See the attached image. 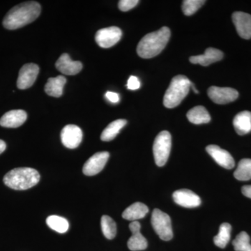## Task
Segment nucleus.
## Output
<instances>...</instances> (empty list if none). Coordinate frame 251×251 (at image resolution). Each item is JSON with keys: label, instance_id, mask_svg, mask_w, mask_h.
Returning a JSON list of instances; mask_svg holds the SVG:
<instances>
[{"label": "nucleus", "instance_id": "nucleus-1", "mask_svg": "<svg viewBox=\"0 0 251 251\" xmlns=\"http://www.w3.org/2000/svg\"><path fill=\"white\" fill-rule=\"evenodd\" d=\"M41 11V5L36 1L21 3L7 13L3 21V25L10 30L24 27L35 21L40 15Z\"/></svg>", "mask_w": 251, "mask_h": 251}, {"label": "nucleus", "instance_id": "nucleus-2", "mask_svg": "<svg viewBox=\"0 0 251 251\" xmlns=\"http://www.w3.org/2000/svg\"><path fill=\"white\" fill-rule=\"evenodd\" d=\"M169 28L163 27L144 36L137 47V53L143 59H150L161 53L171 38Z\"/></svg>", "mask_w": 251, "mask_h": 251}, {"label": "nucleus", "instance_id": "nucleus-3", "mask_svg": "<svg viewBox=\"0 0 251 251\" xmlns=\"http://www.w3.org/2000/svg\"><path fill=\"white\" fill-rule=\"evenodd\" d=\"M3 180L8 187L23 191L36 186L40 181V175L33 168H15L5 175Z\"/></svg>", "mask_w": 251, "mask_h": 251}, {"label": "nucleus", "instance_id": "nucleus-4", "mask_svg": "<svg viewBox=\"0 0 251 251\" xmlns=\"http://www.w3.org/2000/svg\"><path fill=\"white\" fill-rule=\"evenodd\" d=\"M191 81L183 75H178L172 79L171 85L163 98V104L167 108L178 106L188 95Z\"/></svg>", "mask_w": 251, "mask_h": 251}, {"label": "nucleus", "instance_id": "nucleus-5", "mask_svg": "<svg viewBox=\"0 0 251 251\" xmlns=\"http://www.w3.org/2000/svg\"><path fill=\"white\" fill-rule=\"evenodd\" d=\"M172 138L171 133L163 130L155 138L153 145V153L155 163L159 167L164 166L171 153Z\"/></svg>", "mask_w": 251, "mask_h": 251}, {"label": "nucleus", "instance_id": "nucleus-6", "mask_svg": "<svg viewBox=\"0 0 251 251\" xmlns=\"http://www.w3.org/2000/svg\"><path fill=\"white\" fill-rule=\"evenodd\" d=\"M151 225L160 239L170 241L173 239V232L171 219L168 214L158 209L153 211L151 219Z\"/></svg>", "mask_w": 251, "mask_h": 251}, {"label": "nucleus", "instance_id": "nucleus-7", "mask_svg": "<svg viewBox=\"0 0 251 251\" xmlns=\"http://www.w3.org/2000/svg\"><path fill=\"white\" fill-rule=\"evenodd\" d=\"M122 31L117 27L99 29L95 36L96 42L100 48L109 49L115 46L121 39Z\"/></svg>", "mask_w": 251, "mask_h": 251}, {"label": "nucleus", "instance_id": "nucleus-8", "mask_svg": "<svg viewBox=\"0 0 251 251\" xmlns=\"http://www.w3.org/2000/svg\"><path fill=\"white\" fill-rule=\"evenodd\" d=\"M212 101L217 104H227L233 102L239 97L237 90L230 87H219L211 86L207 92Z\"/></svg>", "mask_w": 251, "mask_h": 251}, {"label": "nucleus", "instance_id": "nucleus-9", "mask_svg": "<svg viewBox=\"0 0 251 251\" xmlns=\"http://www.w3.org/2000/svg\"><path fill=\"white\" fill-rule=\"evenodd\" d=\"M39 73L37 64L29 63L25 64L19 72L17 80V87L20 90L29 88L36 80Z\"/></svg>", "mask_w": 251, "mask_h": 251}, {"label": "nucleus", "instance_id": "nucleus-10", "mask_svg": "<svg viewBox=\"0 0 251 251\" xmlns=\"http://www.w3.org/2000/svg\"><path fill=\"white\" fill-rule=\"evenodd\" d=\"M110 157L107 151L96 153L91 156L83 166L82 172L87 176H94L99 174L103 169Z\"/></svg>", "mask_w": 251, "mask_h": 251}, {"label": "nucleus", "instance_id": "nucleus-11", "mask_svg": "<svg viewBox=\"0 0 251 251\" xmlns=\"http://www.w3.org/2000/svg\"><path fill=\"white\" fill-rule=\"evenodd\" d=\"M61 140L64 146L69 149H75L80 145L82 140V131L76 125L65 126L61 132Z\"/></svg>", "mask_w": 251, "mask_h": 251}, {"label": "nucleus", "instance_id": "nucleus-12", "mask_svg": "<svg viewBox=\"0 0 251 251\" xmlns=\"http://www.w3.org/2000/svg\"><path fill=\"white\" fill-rule=\"evenodd\" d=\"M206 151L214 161L223 168L230 170L234 168L235 163L230 153L217 145H211L206 147Z\"/></svg>", "mask_w": 251, "mask_h": 251}, {"label": "nucleus", "instance_id": "nucleus-13", "mask_svg": "<svg viewBox=\"0 0 251 251\" xmlns=\"http://www.w3.org/2000/svg\"><path fill=\"white\" fill-rule=\"evenodd\" d=\"M173 197L175 202L183 207L195 208L201 204V198L191 190H177L173 193Z\"/></svg>", "mask_w": 251, "mask_h": 251}, {"label": "nucleus", "instance_id": "nucleus-14", "mask_svg": "<svg viewBox=\"0 0 251 251\" xmlns=\"http://www.w3.org/2000/svg\"><path fill=\"white\" fill-rule=\"evenodd\" d=\"M232 18L240 37L244 39H251V15L237 11L232 14Z\"/></svg>", "mask_w": 251, "mask_h": 251}, {"label": "nucleus", "instance_id": "nucleus-15", "mask_svg": "<svg viewBox=\"0 0 251 251\" xmlns=\"http://www.w3.org/2000/svg\"><path fill=\"white\" fill-rule=\"evenodd\" d=\"M132 236L128 239L127 246L132 251H143L148 248V243L143 234L140 233V224L138 221H133L129 225Z\"/></svg>", "mask_w": 251, "mask_h": 251}, {"label": "nucleus", "instance_id": "nucleus-16", "mask_svg": "<svg viewBox=\"0 0 251 251\" xmlns=\"http://www.w3.org/2000/svg\"><path fill=\"white\" fill-rule=\"evenodd\" d=\"M57 70L64 75H76L82 69V64L78 61H72L67 53L62 54L55 64Z\"/></svg>", "mask_w": 251, "mask_h": 251}, {"label": "nucleus", "instance_id": "nucleus-17", "mask_svg": "<svg viewBox=\"0 0 251 251\" xmlns=\"http://www.w3.org/2000/svg\"><path fill=\"white\" fill-rule=\"evenodd\" d=\"M27 117V112L24 110H11L1 117L0 126L6 128H18L25 122Z\"/></svg>", "mask_w": 251, "mask_h": 251}, {"label": "nucleus", "instance_id": "nucleus-18", "mask_svg": "<svg viewBox=\"0 0 251 251\" xmlns=\"http://www.w3.org/2000/svg\"><path fill=\"white\" fill-rule=\"evenodd\" d=\"M224 57V52L220 50L209 48L206 50L204 54L201 55L192 56L190 57L189 61L192 64H201V65L206 67L210 65L212 63L219 62Z\"/></svg>", "mask_w": 251, "mask_h": 251}, {"label": "nucleus", "instance_id": "nucleus-19", "mask_svg": "<svg viewBox=\"0 0 251 251\" xmlns=\"http://www.w3.org/2000/svg\"><path fill=\"white\" fill-rule=\"evenodd\" d=\"M234 129L239 135H244L251 131V112L243 111L238 113L233 120Z\"/></svg>", "mask_w": 251, "mask_h": 251}, {"label": "nucleus", "instance_id": "nucleus-20", "mask_svg": "<svg viewBox=\"0 0 251 251\" xmlns=\"http://www.w3.org/2000/svg\"><path fill=\"white\" fill-rule=\"evenodd\" d=\"M148 212V206L142 202H135L125 209L122 214V217L128 221H137L143 219Z\"/></svg>", "mask_w": 251, "mask_h": 251}, {"label": "nucleus", "instance_id": "nucleus-21", "mask_svg": "<svg viewBox=\"0 0 251 251\" xmlns=\"http://www.w3.org/2000/svg\"><path fill=\"white\" fill-rule=\"evenodd\" d=\"M67 82V79L62 75L50 77L46 84L45 91L48 95L58 98L62 95L63 89Z\"/></svg>", "mask_w": 251, "mask_h": 251}, {"label": "nucleus", "instance_id": "nucleus-22", "mask_svg": "<svg viewBox=\"0 0 251 251\" xmlns=\"http://www.w3.org/2000/svg\"><path fill=\"white\" fill-rule=\"evenodd\" d=\"M186 116L188 121L194 125H202L209 123L211 121V116L209 112L204 107L201 105L191 109Z\"/></svg>", "mask_w": 251, "mask_h": 251}, {"label": "nucleus", "instance_id": "nucleus-23", "mask_svg": "<svg viewBox=\"0 0 251 251\" xmlns=\"http://www.w3.org/2000/svg\"><path fill=\"white\" fill-rule=\"evenodd\" d=\"M126 124L127 121L126 120H117L111 122L102 132L100 139L104 142L111 141L115 139Z\"/></svg>", "mask_w": 251, "mask_h": 251}, {"label": "nucleus", "instance_id": "nucleus-24", "mask_svg": "<svg viewBox=\"0 0 251 251\" xmlns=\"http://www.w3.org/2000/svg\"><path fill=\"white\" fill-rule=\"evenodd\" d=\"M232 226L227 223H224L220 226L219 232L214 238V242L216 247L224 249L230 239Z\"/></svg>", "mask_w": 251, "mask_h": 251}, {"label": "nucleus", "instance_id": "nucleus-25", "mask_svg": "<svg viewBox=\"0 0 251 251\" xmlns=\"http://www.w3.org/2000/svg\"><path fill=\"white\" fill-rule=\"evenodd\" d=\"M234 177L239 181L251 179V159L244 158L239 161L237 168L234 173Z\"/></svg>", "mask_w": 251, "mask_h": 251}, {"label": "nucleus", "instance_id": "nucleus-26", "mask_svg": "<svg viewBox=\"0 0 251 251\" xmlns=\"http://www.w3.org/2000/svg\"><path fill=\"white\" fill-rule=\"evenodd\" d=\"M48 226L59 233H65L69 229V224L67 219L59 216H50L46 219Z\"/></svg>", "mask_w": 251, "mask_h": 251}, {"label": "nucleus", "instance_id": "nucleus-27", "mask_svg": "<svg viewBox=\"0 0 251 251\" xmlns=\"http://www.w3.org/2000/svg\"><path fill=\"white\" fill-rule=\"evenodd\" d=\"M102 232L108 239H113L117 234V225L111 217L107 215L102 216L100 221Z\"/></svg>", "mask_w": 251, "mask_h": 251}, {"label": "nucleus", "instance_id": "nucleus-28", "mask_svg": "<svg viewBox=\"0 0 251 251\" xmlns=\"http://www.w3.org/2000/svg\"><path fill=\"white\" fill-rule=\"evenodd\" d=\"M250 237L246 232H240L232 242L236 251H251Z\"/></svg>", "mask_w": 251, "mask_h": 251}, {"label": "nucleus", "instance_id": "nucleus-29", "mask_svg": "<svg viewBox=\"0 0 251 251\" xmlns=\"http://www.w3.org/2000/svg\"><path fill=\"white\" fill-rule=\"evenodd\" d=\"M205 2L204 0H185L182 4L183 12L186 16H191Z\"/></svg>", "mask_w": 251, "mask_h": 251}, {"label": "nucleus", "instance_id": "nucleus-30", "mask_svg": "<svg viewBox=\"0 0 251 251\" xmlns=\"http://www.w3.org/2000/svg\"><path fill=\"white\" fill-rule=\"evenodd\" d=\"M139 3L138 0H121L119 1V9L122 11H128Z\"/></svg>", "mask_w": 251, "mask_h": 251}, {"label": "nucleus", "instance_id": "nucleus-31", "mask_svg": "<svg viewBox=\"0 0 251 251\" xmlns=\"http://www.w3.org/2000/svg\"><path fill=\"white\" fill-rule=\"evenodd\" d=\"M140 87V82L138 77L131 75L127 82V88L130 90H138Z\"/></svg>", "mask_w": 251, "mask_h": 251}, {"label": "nucleus", "instance_id": "nucleus-32", "mask_svg": "<svg viewBox=\"0 0 251 251\" xmlns=\"http://www.w3.org/2000/svg\"><path fill=\"white\" fill-rule=\"evenodd\" d=\"M105 96L109 101L111 102V103H117L120 101V96L115 92H107Z\"/></svg>", "mask_w": 251, "mask_h": 251}, {"label": "nucleus", "instance_id": "nucleus-33", "mask_svg": "<svg viewBox=\"0 0 251 251\" xmlns=\"http://www.w3.org/2000/svg\"><path fill=\"white\" fill-rule=\"evenodd\" d=\"M242 192L246 197L251 198V185L243 186Z\"/></svg>", "mask_w": 251, "mask_h": 251}, {"label": "nucleus", "instance_id": "nucleus-34", "mask_svg": "<svg viewBox=\"0 0 251 251\" xmlns=\"http://www.w3.org/2000/svg\"><path fill=\"white\" fill-rule=\"evenodd\" d=\"M6 143H5L3 140H0V154H1V153L4 152L5 150H6Z\"/></svg>", "mask_w": 251, "mask_h": 251}, {"label": "nucleus", "instance_id": "nucleus-35", "mask_svg": "<svg viewBox=\"0 0 251 251\" xmlns=\"http://www.w3.org/2000/svg\"><path fill=\"white\" fill-rule=\"evenodd\" d=\"M191 88L193 89V90L194 91L195 93H196V94L199 93V92H198V90H197V89L196 88V86H195L194 84L192 83V82H191Z\"/></svg>", "mask_w": 251, "mask_h": 251}]
</instances>
